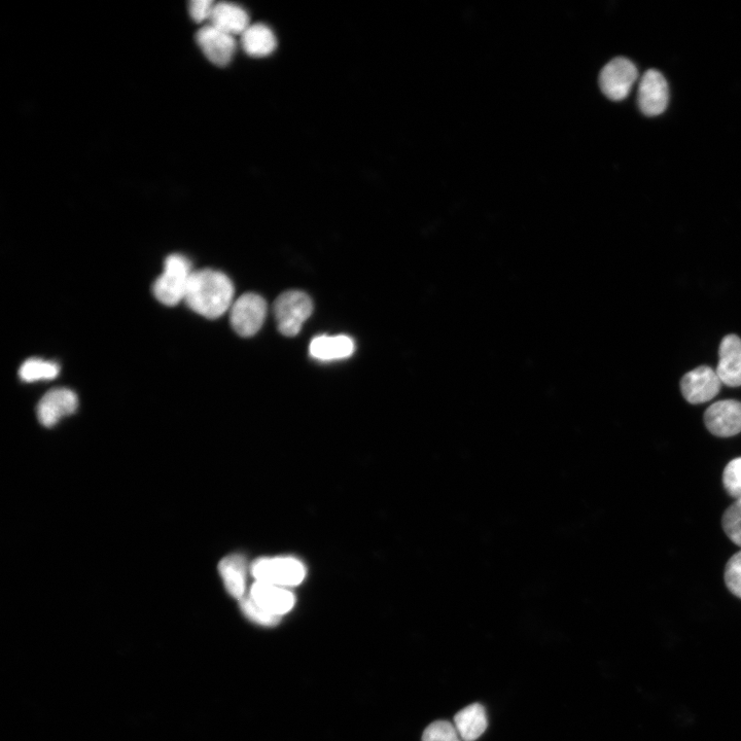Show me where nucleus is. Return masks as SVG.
I'll return each instance as SVG.
<instances>
[{
  "label": "nucleus",
  "mask_w": 741,
  "mask_h": 741,
  "mask_svg": "<svg viewBox=\"0 0 741 741\" xmlns=\"http://www.w3.org/2000/svg\"><path fill=\"white\" fill-rule=\"evenodd\" d=\"M233 297L234 286L227 275L202 269L193 272L185 301L196 313L216 320L232 307Z\"/></svg>",
  "instance_id": "f257e3e1"
},
{
  "label": "nucleus",
  "mask_w": 741,
  "mask_h": 741,
  "mask_svg": "<svg viewBox=\"0 0 741 741\" xmlns=\"http://www.w3.org/2000/svg\"><path fill=\"white\" fill-rule=\"evenodd\" d=\"M193 272L191 262L186 257L170 255L165 261L162 275L153 286L156 299L167 306H175L185 300Z\"/></svg>",
  "instance_id": "f03ea898"
},
{
  "label": "nucleus",
  "mask_w": 741,
  "mask_h": 741,
  "mask_svg": "<svg viewBox=\"0 0 741 741\" xmlns=\"http://www.w3.org/2000/svg\"><path fill=\"white\" fill-rule=\"evenodd\" d=\"M313 312L311 298L301 291L280 295L274 303V315L279 332L286 337L297 336Z\"/></svg>",
  "instance_id": "7ed1b4c3"
},
{
  "label": "nucleus",
  "mask_w": 741,
  "mask_h": 741,
  "mask_svg": "<svg viewBox=\"0 0 741 741\" xmlns=\"http://www.w3.org/2000/svg\"><path fill=\"white\" fill-rule=\"evenodd\" d=\"M252 574L257 582L292 587L302 583L306 570L304 564L294 557H273L255 561Z\"/></svg>",
  "instance_id": "20e7f679"
},
{
  "label": "nucleus",
  "mask_w": 741,
  "mask_h": 741,
  "mask_svg": "<svg viewBox=\"0 0 741 741\" xmlns=\"http://www.w3.org/2000/svg\"><path fill=\"white\" fill-rule=\"evenodd\" d=\"M266 315L267 303L261 296L244 294L231 307V326L239 336L253 337L263 327Z\"/></svg>",
  "instance_id": "39448f33"
},
{
  "label": "nucleus",
  "mask_w": 741,
  "mask_h": 741,
  "mask_svg": "<svg viewBox=\"0 0 741 741\" xmlns=\"http://www.w3.org/2000/svg\"><path fill=\"white\" fill-rule=\"evenodd\" d=\"M639 78V70L632 61L619 57L609 62L599 77V86L611 100L625 99Z\"/></svg>",
  "instance_id": "423d86ee"
},
{
  "label": "nucleus",
  "mask_w": 741,
  "mask_h": 741,
  "mask_svg": "<svg viewBox=\"0 0 741 741\" xmlns=\"http://www.w3.org/2000/svg\"><path fill=\"white\" fill-rule=\"evenodd\" d=\"M196 41L205 57L218 66L228 65L234 58L237 43L233 35L213 25H205L196 35Z\"/></svg>",
  "instance_id": "0eeeda50"
},
{
  "label": "nucleus",
  "mask_w": 741,
  "mask_h": 741,
  "mask_svg": "<svg viewBox=\"0 0 741 741\" xmlns=\"http://www.w3.org/2000/svg\"><path fill=\"white\" fill-rule=\"evenodd\" d=\"M669 101V89L664 76L656 69H650L643 76L638 93L641 112L647 117L663 114Z\"/></svg>",
  "instance_id": "6e6552de"
},
{
  "label": "nucleus",
  "mask_w": 741,
  "mask_h": 741,
  "mask_svg": "<svg viewBox=\"0 0 741 741\" xmlns=\"http://www.w3.org/2000/svg\"><path fill=\"white\" fill-rule=\"evenodd\" d=\"M721 384L716 371L708 366H701L683 377L681 390L689 403L703 404L713 400L719 394Z\"/></svg>",
  "instance_id": "1a4fd4ad"
},
{
  "label": "nucleus",
  "mask_w": 741,
  "mask_h": 741,
  "mask_svg": "<svg viewBox=\"0 0 741 741\" xmlns=\"http://www.w3.org/2000/svg\"><path fill=\"white\" fill-rule=\"evenodd\" d=\"M705 427L715 436L729 438L741 433V403L725 400L711 405L704 413Z\"/></svg>",
  "instance_id": "9d476101"
},
{
  "label": "nucleus",
  "mask_w": 741,
  "mask_h": 741,
  "mask_svg": "<svg viewBox=\"0 0 741 741\" xmlns=\"http://www.w3.org/2000/svg\"><path fill=\"white\" fill-rule=\"evenodd\" d=\"M79 406L77 395L68 388H55L38 405V418L46 428H52L65 416L75 413Z\"/></svg>",
  "instance_id": "9b49d317"
},
{
  "label": "nucleus",
  "mask_w": 741,
  "mask_h": 741,
  "mask_svg": "<svg viewBox=\"0 0 741 741\" xmlns=\"http://www.w3.org/2000/svg\"><path fill=\"white\" fill-rule=\"evenodd\" d=\"M250 595L261 608L278 617L289 613L296 601L294 594L285 587L262 582L253 585Z\"/></svg>",
  "instance_id": "f8f14e48"
},
{
  "label": "nucleus",
  "mask_w": 741,
  "mask_h": 741,
  "mask_svg": "<svg viewBox=\"0 0 741 741\" xmlns=\"http://www.w3.org/2000/svg\"><path fill=\"white\" fill-rule=\"evenodd\" d=\"M716 372L725 385L741 386V339L738 336L728 335L722 340Z\"/></svg>",
  "instance_id": "ddd939ff"
},
{
  "label": "nucleus",
  "mask_w": 741,
  "mask_h": 741,
  "mask_svg": "<svg viewBox=\"0 0 741 741\" xmlns=\"http://www.w3.org/2000/svg\"><path fill=\"white\" fill-rule=\"evenodd\" d=\"M355 350V341L345 335L319 336L309 346L310 356L323 362L347 359L354 355Z\"/></svg>",
  "instance_id": "4468645a"
},
{
  "label": "nucleus",
  "mask_w": 741,
  "mask_h": 741,
  "mask_svg": "<svg viewBox=\"0 0 741 741\" xmlns=\"http://www.w3.org/2000/svg\"><path fill=\"white\" fill-rule=\"evenodd\" d=\"M209 24L233 35V37H236V35L241 37L244 31L252 25L249 14L242 7L233 3H216Z\"/></svg>",
  "instance_id": "2eb2a0df"
},
{
  "label": "nucleus",
  "mask_w": 741,
  "mask_h": 741,
  "mask_svg": "<svg viewBox=\"0 0 741 741\" xmlns=\"http://www.w3.org/2000/svg\"><path fill=\"white\" fill-rule=\"evenodd\" d=\"M241 46L247 55L264 58L272 55L277 48L274 31L265 24H254L241 35Z\"/></svg>",
  "instance_id": "dca6fc26"
},
{
  "label": "nucleus",
  "mask_w": 741,
  "mask_h": 741,
  "mask_svg": "<svg viewBox=\"0 0 741 741\" xmlns=\"http://www.w3.org/2000/svg\"><path fill=\"white\" fill-rule=\"evenodd\" d=\"M453 725L463 741H476L486 731L488 726L487 715L483 705L473 703L461 712H458L454 717Z\"/></svg>",
  "instance_id": "f3484780"
},
{
  "label": "nucleus",
  "mask_w": 741,
  "mask_h": 741,
  "mask_svg": "<svg viewBox=\"0 0 741 741\" xmlns=\"http://www.w3.org/2000/svg\"><path fill=\"white\" fill-rule=\"evenodd\" d=\"M219 572L228 593L236 599L245 596L247 567L245 558L234 554L224 558L219 564Z\"/></svg>",
  "instance_id": "a211bd4d"
},
{
  "label": "nucleus",
  "mask_w": 741,
  "mask_h": 741,
  "mask_svg": "<svg viewBox=\"0 0 741 741\" xmlns=\"http://www.w3.org/2000/svg\"><path fill=\"white\" fill-rule=\"evenodd\" d=\"M58 375L57 364L41 359H30L24 362L19 370V376L25 382L52 380Z\"/></svg>",
  "instance_id": "6ab92c4d"
},
{
  "label": "nucleus",
  "mask_w": 741,
  "mask_h": 741,
  "mask_svg": "<svg viewBox=\"0 0 741 741\" xmlns=\"http://www.w3.org/2000/svg\"><path fill=\"white\" fill-rule=\"evenodd\" d=\"M240 608L246 618L262 626H275L280 618L261 608L251 595H245L240 599Z\"/></svg>",
  "instance_id": "aec40b11"
},
{
  "label": "nucleus",
  "mask_w": 741,
  "mask_h": 741,
  "mask_svg": "<svg viewBox=\"0 0 741 741\" xmlns=\"http://www.w3.org/2000/svg\"><path fill=\"white\" fill-rule=\"evenodd\" d=\"M722 526L730 541L741 549V502H735L727 508Z\"/></svg>",
  "instance_id": "412c9836"
},
{
  "label": "nucleus",
  "mask_w": 741,
  "mask_h": 741,
  "mask_svg": "<svg viewBox=\"0 0 741 741\" xmlns=\"http://www.w3.org/2000/svg\"><path fill=\"white\" fill-rule=\"evenodd\" d=\"M723 484L729 496L735 502H741V456L734 458L725 467Z\"/></svg>",
  "instance_id": "4be33fe9"
},
{
  "label": "nucleus",
  "mask_w": 741,
  "mask_h": 741,
  "mask_svg": "<svg viewBox=\"0 0 741 741\" xmlns=\"http://www.w3.org/2000/svg\"><path fill=\"white\" fill-rule=\"evenodd\" d=\"M422 741H463L455 726L447 721H437L423 732Z\"/></svg>",
  "instance_id": "5701e85b"
},
{
  "label": "nucleus",
  "mask_w": 741,
  "mask_h": 741,
  "mask_svg": "<svg viewBox=\"0 0 741 741\" xmlns=\"http://www.w3.org/2000/svg\"><path fill=\"white\" fill-rule=\"evenodd\" d=\"M724 580L729 591L741 599V550L728 560Z\"/></svg>",
  "instance_id": "b1692460"
},
{
  "label": "nucleus",
  "mask_w": 741,
  "mask_h": 741,
  "mask_svg": "<svg viewBox=\"0 0 741 741\" xmlns=\"http://www.w3.org/2000/svg\"><path fill=\"white\" fill-rule=\"evenodd\" d=\"M216 3L213 0H193L189 5L191 18L196 23L210 21L215 9Z\"/></svg>",
  "instance_id": "393cba45"
}]
</instances>
